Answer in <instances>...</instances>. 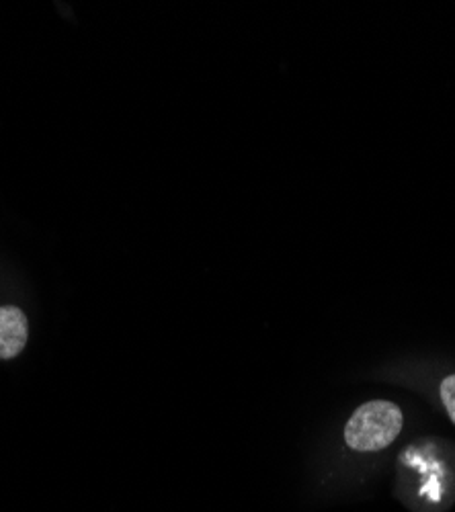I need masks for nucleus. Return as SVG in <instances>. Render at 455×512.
<instances>
[{
  "label": "nucleus",
  "instance_id": "nucleus-2",
  "mask_svg": "<svg viewBox=\"0 0 455 512\" xmlns=\"http://www.w3.org/2000/svg\"><path fill=\"white\" fill-rule=\"evenodd\" d=\"M29 338V322L21 308L0 306V359L9 361L21 355Z\"/></svg>",
  "mask_w": 455,
  "mask_h": 512
},
{
  "label": "nucleus",
  "instance_id": "nucleus-1",
  "mask_svg": "<svg viewBox=\"0 0 455 512\" xmlns=\"http://www.w3.org/2000/svg\"><path fill=\"white\" fill-rule=\"evenodd\" d=\"M402 410L386 400L359 406L345 426V443L355 451H380L396 441L402 431Z\"/></svg>",
  "mask_w": 455,
  "mask_h": 512
},
{
  "label": "nucleus",
  "instance_id": "nucleus-3",
  "mask_svg": "<svg viewBox=\"0 0 455 512\" xmlns=\"http://www.w3.org/2000/svg\"><path fill=\"white\" fill-rule=\"evenodd\" d=\"M441 400H443V406L451 418V422L455 424V375H449L441 381Z\"/></svg>",
  "mask_w": 455,
  "mask_h": 512
}]
</instances>
